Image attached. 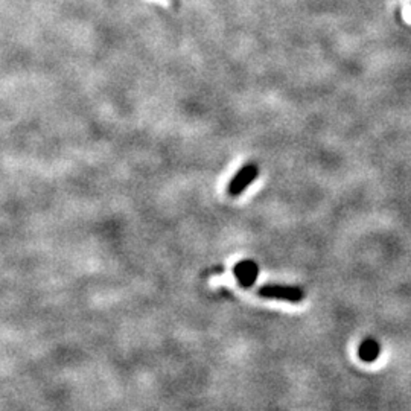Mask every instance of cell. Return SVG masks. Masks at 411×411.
<instances>
[{
    "label": "cell",
    "mask_w": 411,
    "mask_h": 411,
    "mask_svg": "<svg viewBox=\"0 0 411 411\" xmlns=\"http://www.w3.org/2000/svg\"><path fill=\"white\" fill-rule=\"evenodd\" d=\"M257 176H259V166L256 164L244 165L229 181V185H227V193H229L232 198L240 197L241 193H244L245 189L257 178Z\"/></svg>",
    "instance_id": "cell-1"
},
{
    "label": "cell",
    "mask_w": 411,
    "mask_h": 411,
    "mask_svg": "<svg viewBox=\"0 0 411 411\" xmlns=\"http://www.w3.org/2000/svg\"><path fill=\"white\" fill-rule=\"evenodd\" d=\"M257 294L264 299H274L289 301V304H300L305 299L304 289L297 287H288V285H265L259 288Z\"/></svg>",
    "instance_id": "cell-2"
},
{
    "label": "cell",
    "mask_w": 411,
    "mask_h": 411,
    "mask_svg": "<svg viewBox=\"0 0 411 411\" xmlns=\"http://www.w3.org/2000/svg\"><path fill=\"white\" fill-rule=\"evenodd\" d=\"M235 276L236 280L240 282L241 287L244 288H250L255 285L256 279L259 276V267L253 261H242L240 264H236L235 267Z\"/></svg>",
    "instance_id": "cell-3"
},
{
    "label": "cell",
    "mask_w": 411,
    "mask_h": 411,
    "mask_svg": "<svg viewBox=\"0 0 411 411\" xmlns=\"http://www.w3.org/2000/svg\"><path fill=\"white\" fill-rule=\"evenodd\" d=\"M381 353V346L373 338H365L358 348V356L363 363H375Z\"/></svg>",
    "instance_id": "cell-4"
}]
</instances>
